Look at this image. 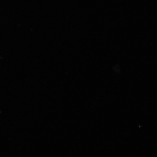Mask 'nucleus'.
Here are the masks:
<instances>
[]
</instances>
